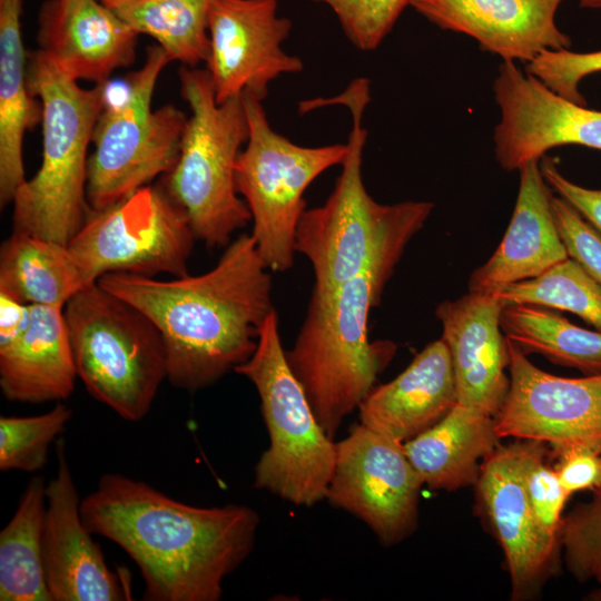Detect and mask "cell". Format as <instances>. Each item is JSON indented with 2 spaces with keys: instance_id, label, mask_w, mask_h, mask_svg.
I'll return each mask as SVG.
<instances>
[{
  "instance_id": "obj_1",
  "label": "cell",
  "mask_w": 601,
  "mask_h": 601,
  "mask_svg": "<svg viewBox=\"0 0 601 601\" xmlns=\"http://www.w3.org/2000/svg\"><path fill=\"white\" fill-rule=\"evenodd\" d=\"M80 509L90 532L119 545L139 568L147 601H218L259 526L249 506L189 505L119 473L104 474Z\"/></svg>"
},
{
  "instance_id": "obj_2",
  "label": "cell",
  "mask_w": 601,
  "mask_h": 601,
  "mask_svg": "<svg viewBox=\"0 0 601 601\" xmlns=\"http://www.w3.org/2000/svg\"><path fill=\"white\" fill-rule=\"evenodd\" d=\"M269 272L252 235L240 234L206 273L161 280L116 272L97 283L154 323L166 352L167 380L196 392L255 352L275 309Z\"/></svg>"
},
{
  "instance_id": "obj_3",
  "label": "cell",
  "mask_w": 601,
  "mask_h": 601,
  "mask_svg": "<svg viewBox=\"0 0 601 601\" xmlns=\"http://www.w3.org/2000/svg\"><path fill=\"white\" fill-rule=\"evenodd\" d=\"M433 207L430 201H404L364 267L328 294L311 295L294 345L286 351L292 372L333 440L396 353L395 343L370 339V315Z\"/></svg>"
},
{
  "instance_id": "obj_4",
  "label": "cell",
  "mask_w": 601,
  "mask_h": 601,
  "mask_svg": "<svg viewBox=\"0 0 601 601\" xmlns=\"http://www.w3.org/2000/svg\"><path fill=\"white\" fill-rule=\"evenodd\" d=\"M28 86L42 108V159L14 193L13 231L68 245L91 211L87 150L107 87H80L39 50L29 55Z\"/></svg>"
},
{
  "instance_id": "obj_5",
  "label": "cell",
  "mask_w": 601,
  "mask_h": 601,
  "mask_svg": "<svg viewBox=\"0 0 601 601\" xmlns=\"http://www.w3.org/2000/svg\"><path fill=\"white\" fill-rule=\"evenodd\" d=\"M179 80L190 117L164 186L187 214L196 239L225 248L252 220L235 181L240 147L249 135L243 95L218 104L206 69L183 67Z\"/></svg>"
},
{
  "instance_id": "obj_6",
  "label": "cell",
  "mask_w": 601,
  "mask_h": 601,
  "mask_svg": "<svg viewBox=\"0 0 601 601\" xmlns=\"http://www.w3.org/2000/svg\"><path fill=\"white\" fill-rule=\"evenodd\" d=\"M63 316L77 376L88 393L126 421L142 420L167 378L154 323L98 283L77 292Z\"/></svg>"
},
{
  "instance_id": "obj_7",
  "label": "cell",
  "mask_w": 601,
  "mask_h": 601,
  "mask_svg": "<svg viewBox=\"0 0 601 601\" xmlns=\"http://www.w3.org/2000/svg\"><path fill=\"white\" fill-rule=\"evenodd\" d=\"M234 372L255 386L269 436L254 469V486L297 506L325 500L335 442L287 363L276 309L268 315L253 355Z\"/></svg>"
},
{
  "instance_id": "obj_8",
  "label": "cell",
  "mask_w": 601,
  "mask_h": 601,
  "mask_svg": "<svg viewBox=\"0 0 601 601\" xmlns=\"http://www.w3.org/2000/svg\"><path fill=\"white\" fill-rule=\"evenodd\" d=\"M168 62L161 47H149L141 68L127 78L124 99L101 111L87 167L91 210L117 204L176 165L188 118L174 105L151 109L158 77Z\"/></svg>"
},
{
  "instance_id": "obj_9",
  "label": "cell",
  "mask_w": 601,
  "mask_h": 601,
  "mask_svg": "<svg viewBox=\"0 0 601 601\" xmlns=\"http://www.w3.org/2000/svg\"><path fill=\"white\" fill-rule=\"evenodd\" d=\"M370 82L357 78L337 97L309 101L306 109L341 104L352 115L347 154L327 200L305 209L296 230V253L304 255L314 272L313 295H325L356 275L400 215L403 203L383 205L367 193L362 175L367 131L364 110L370 102Z\"/></svg>"
},
{
  "instance_id": "obj_10",
  "label": "cell",
  "mask_w": 601,
  "mask_h": 601,
  "mask_svg": "<svg viewBox=\"0 0 601 601\" xmlns=\"http://www.w3.org/2000/svg\"><path fill=\"white\" fill-rule=\"evenodd\" d=\"M249 135L235 168L238 194L250 211L252 237L269 270L294 265L296 230L306 209L304 193L322 173L342 165L346 144L303 147L272 129L262 100L243 93Z\"/></svg>"
},
{
  "instance_id": "obj_11",
  "label": "cell",
  "mask_w": 601,
  "mask_h": 601,
  "mask_svg": "<svg viewBox=\"0 0 601 601\" xmlns=\"http://www.w3.org/2000/svg\"><path fill=\"white\" fill-rule=\"evenodd\" d=\"M195 239L187 214L166 187L147 185L91 210L67 246L87 286L116 272L186 276Z\"/></svg>"
},
{
  "instance_id": "obj_12",
  "label": "cell",
  "mask_w": 601,
  "mask_h": 601,
  "mask_svg": "<svg viewBox=\"0 0 601 601\" xmlns=\"http://www.w3.org/2000/svg\"><path fill=\"white\" fill-rule=\"evenodd\" d=\"M335 446L325 500L363 521L385 546L408 538L424 484L403 444L359 423Z\"/></svg>"
},
{
  "instance_id": "obj_13",
  "label": "cell",
  "mask_w": 601,
  "mask_h": 601,
  "mask_svg": "<svg viewBox=\"0 0 601 601\" xmlns=\"http://www.w3.org/2000/svg\"><path fill=\"white\" fill-rule=\"evenodd\" d=\"M506 342L510 387L494 417L497 435L540 441L551 451L584 446L601 452V374H550Z\"/></svg>"
},
{
  "instance_id": "obj_14",
  "label": "cell",
  "mask_w": 601,
  "mask_h": 601,
  "mask_svg": "<svg viewBox=\"0 0 601 601\" xmlns=\"http://www.w3.org/2000/svg\"><path fill=\"white\" fill-rule=\"evenodd\" d=\"M277 0L213 3L206 70L218 104L243 93L263 100L270 81L303 69L302 60L282 48L292 22L277 16Z\"/></svg>"
},
{
  "instance_id": "obj_15",
  "label": "cell",
  "mask_w": 601,
  "mask_h": 601,
  "mask_svg": "<svg viewBox=\"0 0 601 601\" xmlns=\"http://www.w3.org/2000/svg\"><path fill=\"white\" fill-rule=\"evenodd\" d=\"M493 90L501 111L494 151L503 169L519 170L565 145L601 150V110L560 97L512 61L499 66Z\"/></svg>"
},
{
  "instance_id": "obj_16",
  "label": "cell",
  "mask_w": 601,
  "mask_h": 601,
  "mask_svg": "<svg viewBox=\"0 0 601 601\" xmlns=\"http://www.w3.org/2000/svg\"><path fill=\"white\" fill-rule=\"evenodd\" d=\"M57 473L46 486L43 568L51 601L132 599L130 574L111 570L81 515L65 440L56 441Z\"/></svg>"
},
{
  "instance_id": "obj_17",
  "label": "cell",
  "mask_w": 601,
  "mask_h": 601,
  "mask_svg": "<svg viewBox=\"0 0 601 601\" xmlns=\"http://www.w3.org/2000/svg\"><path fill=\"white\" fill-rule=\"evenodd\" d=\"M473 486L479 513L503 551L511 599H533L558 571L561 548L543 535L535 521L513 442L500 444L484 460Z\"/></svg>"
},
{
  "instance_id": "obj_18",
  "label": "cell",
  "mask_w": 601,
  "mask_h": 601,
  "mask_svg": "<svg viewBox=\"0 0 601 601\" xmlns=\"http://www.w3.org/2000/svg\"><path fill=\"white\" fill-rule=\"evenodd\" d=\"M504 306L492 293L469 292L435 309L451 356L457 403L493 417L510 387L508 342L501 328Z\"/></svg>"
},
{
  "instance_id": "obj_19",
  "label": "cell",
  "mask_w": 601,
  "mask_h": 601,
  "mask_svg": "<svg viewBox=\"0 0 601 601\" xmlns=\"http://www.w3.org/2000/svg\"><path fill=\"white\" fill-rule=\"evenodd\" d=\"M564 0H410L433 24L473 38L503 61L530 62L545 50L569 49L555 22Z\"/></svg>"
},
{
  "instance_id": "obj_20",
  "label": "cell",
  "mask_w": 601,
  "mask_h": 601,
  "mask_svg": "<svg viewBox=\"0 0 601 601\" xmlns=\"http://www.w3.org/2000/svg\"><path fill=\"white\" fill-rule=\"evenodd\" d=\"M138 33L101 0H46L39 51L71 79L106 83L135 61Z\"/></svg>"
},
{
  "instance_id": "obj_21",
  "label": "cell",
  "mask_w": 601,
  "mask_h": 601,
  "mask_svg": "<svg viewBox=\"0 0 601 601\" xmlns=\"http://www.w3.org/2000/svg\"><path fill=\"white\" fill-rule=\"evenodd\" d=\"M515 207L493 255L469 279V292L494 293L536 278L569 257L552 211V195L540 160L520 169Z\"/></svg>"
},
{
  "instance_id": "obj_22",
  "label": "cell",
  "mask_w": 601,
  "mask_h": 601,
  "mask_svg": "<svg viewBox=\"0 0 601 601\" xmlns=\"http://www.w3.org/2000/svg\"><path fill=\"white\" fill-rule=\"evenodd\" d=\"M456 402L450 352L440 338L394 380L371 390L358 406L359 423L403 444L437 423Z\"/></svg>"
},
{
  "instance_id": "obj_23",
  "label": "cell",
  "mask_w": 601,
  "mask_h": 601,
  "mask_svg": "<svg viewBox=\"0 0 601 601\" xmlns=\"http://www.w3.org/2000/svg\"><path fill=\"white\" fill-rule=\"evenodd\" d=\"M77 376L63 308L30 305L26 329L0 346V387L10 402H61Z\"/></svg>"
},
{
  "instance_id": "obj_24",
  "label": "cell",
  "mask_w": 601,
  "mask_h": 601,
  "mask_svg": "<svg viewBox=\"0 0 601 601\" xmlns=\"http://www.w3.org/2000/svg\"><path fill=\"white\" fill-rule=\"evenodd\" d=\"M500 441L493 416L456 402L403 447L424 485L452 492L475 484L484 460Z\"/></svg>"
},
{
  "instance_id": "obj_25",
  "label": "cell",
  "mask_w": 601,
  "mask_h": 601,
  "mask_svg": "<svg viewBox=\"0 0 601 601\" xmlns=\"http://www.w3.org/2000/svg\"><path fill=\"white\" fill-rule=\"evenodd\" d=\"M22 0H0V204L12 203L26 180L22 146L27 130L42 118L41 102L28 86L21 29Z\"/></svg>"
},
{
  "instance_id": "obj_26",
  "label": "cell",
  "mask_w": 601,
  "mask_h": 601,
  "mask_svg": "<svg viewBox=\"0 0 601 601\" xmlns=\"http://www.w3.org/2000/svg\"><path fill=\"white\" fill-rule=\"evenodd\" d=\"M85 287L67 245L12 231L0 248V294L27 305L65 308Z\"/></svg>"
},
{
  "instance_id": "obj_27",
  "label": "cell",
  "mask_w": 601,
  "mask_h": 601,
  "mask_svg": "<svg viewBox=\"0 0 601 601\" xmlns=\"http://www.w3.org/2000/svg\"><path fill=\"white\" fill-rule=\"evenodd\" d=\"M46 482L33 476L0 532V600L51 601L43 568Z\"/></svg>"
},
{
  "instance_id": "obj_28",
  "label": "cell",
  "mask_w": 601,
  "mask_h": 601,
  "mask_svg": "<svg viewBox=\"0 0 601 601\" xmlns=\"http://www.w3.org/2000/svg\"><path fill=\"white\" fill-rule=\"evenodd\" d=\"M501 328L525 355L540 354L584 375L601 374V331L580 327L552 308L525 303L505 304Z\"/></svg>"
},
{
  "instance_id": "obj_29",
  "label": "cell",
  "mask_w": 601,
  "mask_h": 601,
  "mask_svg": "<svg viewBox=\"0 0 601 601\" xmlns=\"http://www.w3.org/2000/svg\"><path fill=\"white\" fill-rule=\"evenodd\" d=\"M138 35L157 41L170 61L196 68L209 56L215 0H101Z\"/></svg>"
},
{
  "instance_id": "obj_30",
  "label": "cell",
  "mask_w": 601,
  "mask_h": 601,
  "mask_svg": "<svg viewBox=\"0 0 601 601\" xmlns=\"http://www.w3.org/2000/svg\"><path fill=\"white\" fill-rule=\"evenodd\" d=\"M492 294L505 304L525 303L571 312L601 331V286L570 257L536 278Z\"/></svg>"
},
{
  "instance_id": "obj_31",
  "label": "cell",
  "mask_w": 601,
  "mask_h": 601,
  "mask_svg": "<svg viewBox=\"0 0 601 601\" xmlns=\"http://www.w3.org/2000/svg\"><path fill=\"white\" fill-rule=\"evenodd\" d=\"M66 404L32 416L0 417V470L35 473L47 464L50 445L60 436L71 417Z\"/></svg>"
},
{
  "instance_id": "obj_32",
  "label": "cell",
  "mask_w": 601,
  "mask_h": 601,
  "mask_svg": "<svg viewBox=\"0 0 601 601\" xmlns=\"http://www.w3.org/2000/svg\"><path fill=\"white\" fill-rule=\"evenodd\" d=\"M513 444L535 521L543 535L561 548L560 528L571 494L562 486L553 465L549 463L550 446L533 440H516Z\"/></svg>"
},
{
  "instance_id": "obj_33",
  "label": "cell",
  "mask_w": 601,
  "mask_h": 601,
  "mask_svg": "<svg viewBox=\"0 0 601 601\" xmlns=\"http://www.w3.org/2000/svg\"><path fill=\"white\" fill-rule=\"evenodd\" d=\"M559 540L570 574L580 583L601 584V489L564 513Z\"/></svg>"
},
{
  "instance_id": "obj_34",
  "label": "cell",
  "mask_w": 601,
  "mask_h": 601,
  "mask_svg": "<svg viewBox=\"0 0 601 601\" xmlns=\"http://www.w3.org/2000/svg\"><path fill=\"white\" fill-rule=\"evenodd\" d=\"M327 6L347 39L359 50L376 49L410 0H311Z\"/></svg>"
},
{
  "instance_id": "obj_35",
  "label": "cell",
  "mask_w": 601,
  "mask_h": 601,
  "mask_svg": "<svg viewBox=\"0 0 601 601\" xmlns=\"http://www.w3.org/2000/svg\"><path fill=\"white\" fill-rule=\"evenodd\" d=\"M525 72L560 97L588 106L579 86L585 77L601 72V50L573 52L569 49L545 50L526 63Z\"/></svg>"
},
{
  "instance_id": "obj_36",
  "label": "cell",
  "mask_w": 601,
  "mask_h": 601,
  "mask_svg": "<svg viewBox=\"0 0 601 601\" xmlns=\"http://www.w3.org/2000/svg\"><path fill=\"white\" fill-rule=\"evenodd\" d=\"M551 206L569 257L601 286V234L562 197L552 196Z\"/></svg>"
},
{
  "instance_id": "obj_37",
  "label": "cell",
  "mask_w": 601,
  "mask_h": 601,
  "mask_svg": "<svg viewBox=\"0 0 601 601\" xmlns=\"http://www.w3.org/2000/svg\"><path fill=\"white\" fill-rule=\"evenodd\" d=\"M551 454L559 481L571 495L575 492H593L601 489V452L584 446H572L551 451Z\"/></svg>"
},
{
  "instance_id": "obj_38",
  "label": "cell",
  "mask_w": 601,
  "mask_h": 601,
  "mask_svg": "<svg viewBox=\"0 0 601 601\" xmlns=\"http://www.w3.org/2000/svg\"><path fill=\"white\" fill-rule=\"evenodd\" d=\"M542 175L563 199L570 203L601 234V189L579 186L565 178L550 157L540 159Z\"/></svg>"
},
{
  "instance_id": "obj_39",
  "label": "cell",
  "mask_w": 601,
  "mask_h": 601,
  "mask_svg": "<svg viewBox=\"0 0 601 601\" xmlns=\"http://www.w3.org/2000/svg\"><path fill=\"white\" fill-rule=\"evenodd\" d=\"M30 305L0 294V346L16 339L28 326Z\"/></svg>"
},
{
  "instance_id": "obj_40",
  "label": "cell",
  "mask_w": 601,
  "mask_h": 601,
  "mask_svg": "<svg viewBox=\"0 0 601 601\" xmlns=\"http://www.w3.org/2000/svg\"><path fill=\"white\" fill-rule=\"evenodd\" d=\"M579 6L585 9H601V0H579Z\"/></svg>"
},
{
  "instance_id": "obj_41",
  "label": "cell",
  "mask_w": 601,
  "mask_h": 601,
  "mask_svg": "<svg viewBox=\"0 0 601 601\" xmlns=\"http://www.w3.org/2000/svg\"><path fill=\"white\" fill-rule=\"evenodd\" d=\"M585 599L592 601H601V588L591 591Z\"/></svg>"
}]
</instances>
